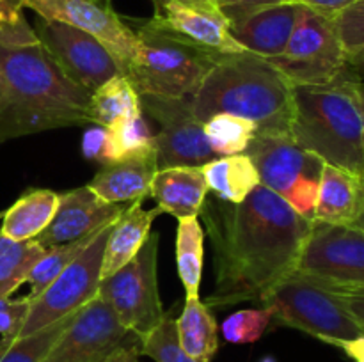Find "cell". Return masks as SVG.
Masks as SVG:
<instances>
[{"label": "cell", "instance_id": "cell-31", "mask_svg": "<svg viewBox=\"0 0 364 362\" xmlns=\"http://www.w3.org/2000/svg\"><path fill=\"white\" fill-rule=\"evenodd\" d=\"M77 312L57 319L55 323L38 330V332L18 337L11 343L0 341V362H41Z\"/></svg>", "mask_w": 364, "mask_h": 362}, {"label": "cell", "instance_id": "cell-25", "mask_svg": "<svg viewBox=\"0 0 364 362\" xmlns=\"http://www.w3.org/2000/svg\"><path fill=\"white\" fill-rule=\"evenodd\" d=\"M178 343L188 357L212 362L219 350V327L208 305L199 298H185L183 311L176 319Z\"/></svg>", "mask_w": 364, "mask_h": 362}, {"label": "cell", "instance_id": "cell-42", "mask_svg": "<svg viewBox=\"0 0 364 362\" xmlns=\"http://www.w3.org/2000/svg\"><path fill=\"white\" fill-rule=\"evenodd\" d=\"M331 344L341 348L354 362H364V334L354 339H338Z\"/></svg>", "mask_w": 364, "mask_h": 362}, {"label": "cell", "instance_id": "cell-5", "mask_svg": "<svg viewBox=\"0 0 364 362\" xmlns=\"http://www.w3.org/2000/svg\"><path fill=\"white\" fill-rule=\"evenodd\" d=\"M139 39L135 59L124 71L139 96L188 98L212 70L219 53L185 41L149 20L134 28Z\"/></svg>", "mask_w": 364, "mask_h": 362}, {"label": "cell", "instance_id": "cell-12", "mask_svg": "<svg viewBox=\"0 0 364 362\" xmlns=\"http://www.w3.org/2000/svg\"><path fill=\"white\" fill-rule=\"evenodd\" d=\"M25 7L43 20L71 25L98 39L116 59L121 75L137 55L135 31L112 9L110 0H25Z\"/></svg>", "mask_w": 364, "mask_h": 362}, {"label": "cell", "instance_id": "cell-30", "mask_svg": "<svg viewBox=\"0 0 364 362\" xmlns=\"http://www.w3.org/2000/svg\"><path fill=\"white\" fill-rule=\"evenodd\" d=\"M203 126L210 149L215 156L245 153L258 133L256 124L233 114H215L206 119Z\"/></svg>", "mask_w": 364, "mask_h": 362}, {"label": "cell", "instance_id": "cell-15", "mask_svg": "<svg viewBox=\"0 0 364 362\" xmlns=\"http://www.w3.org/2000/svg\"><path fill=\"white\" fill-rule=\"evenodd\" d=\"M132 336L98 295L75 314L41 362H103Z\"/></svg>", "mask_w": 364, "mask_h": 362}, {"label": "cell", "instance_id": "cell-22", "mask_svg": "<svg viewBox=\"0 0 364 362\" xmlns=\"http://www.w3.org/2000/svg\"><path fill=\"white\" fill-rule=\"evenodd\" d=\"M361 176L326 163L316 195L315 219L327 224H352L361 204Z\"/></svg>", "mask_w": 364, "mask_h": 362}, {"label": "cell", "instance_id": "cell-45", "mask_svg": "<svg viewBox=\"0 0 364 362\" xmlns=\"http://www.w3.org/2000/svg\"><path fill=\"white\" fill-rule=\"evenodd\" d=\"M361 183H363V194H361V204H359L358 213H355L354 220H352V226H355L358 229H361L364 233V174L361 176Z\"/></svg>", "mask_w": 364, "mask_h": 362}, {"label": "cell", "instance_id": "cell-41", "mask_svg": "<svg viewBox=\"0 0 364 362\" xmlns=\"http://www.w3.org/2000/svg\"><path fill=\"white\" fill-rule=\"evenodd\" d=\"M338 295L345 302L348 311L354 314V318L364 327V291H343Z\"/></svg>", "mask_w": 364, "mask_h": 362}, {"label": "cell", "instance_id": "cell-19", "mask_svg": "<svg viewBox=\"0 0 364 362\" xmlns=\"http://www.w3.org/2000/svg\"><path fill=\"white\" fill-rule=\"evenodd\" d=\"M159 170L156 153L119 160L103 165L87 187L107 202L144 201L151 195V183Z\"/></svg>", "mask_w": 364, "mask_h": 362}, {"label": "cell", "instance_id": "cell-3", "mask_svg": "<svg viewBox=\"0 0 364 362\" xmlns=\"http://www.w3.org/2000/svg\"><path fill=\"white\" fill-rule=\"evenodd\" d=\"M291 87L263 57L219 53L191 98L192 110L203 123L215 114H233L256 124L258 133H290Z\"/></svg>", "mask_w": 364, "mask_h": 362}, {"label": "cell", "instance_id": "cell-39", "mask_svg": "<svg viewBox=\"0 0 364 362\" xmlns=\"http://www.w3.org/2000/svg\"><path fill=\"white\" fill-rule=\"evenodd\" d=\"M103 144H105V128H89L82 138V155L87 160H96L102 163Z\"/></svg>", "mask_w": 364, "mask_h": 362}, {"label": "cell", "instance_id": "cell-36", "mask_svg": "<svg viewBox=\"0 0 364 362\" xmlns=\"http://www.w3.org/2000/svg\"><path fill=\"white\" fill-rule=\"evenodd\" d=\"M338 34L343 43L345 52L350 53L364 46V0H355L352 6L341 11L336 18Z\"/></svg>", "mask_w": 364, "mask_h": 362}, {"label": "cell", "instance_id": "cell-9", "mask_svg": "<svg viewBox=\"0 0 364 362\" xmlns=\"http://www.w3.org/2000/svg\"><path fill=\"white\" fill-rule=\"evenodd\" d=\"M295 273L336 293L364 291V233L352 224L313 220Z\"/></svg>", "mask_w": 364, "mask_h": 362}, {"label": "cell", "instance_id": "cell-47", "mask_svg": "<svg viewBox=\"0 0 364 362\" xmlns=\"http://www.w3.org/2000/svg\"><path fill=\"white\" fill-rule=\"evenodd\" d=\"M151 2H153V6H155V9H156V7H160L164 2H167V0H151Z\"/></svg>", "mask_w": 364, "mask_h": 362}, {"label": "cell", "instance_id": "cell-23", "mask_svg": "<svg viewBox=\"0 0 364 362\" xmlns=\"http://www.w3.org/2000/svg\"><path fill=\"white\" fill-rule=\"evenodd\" d=\"M59 206V194L48 188H32L21 194L4 212L0 234L16 241L36 240L52 222Z\"/></svg>", "mask_w": 364, "mask_h": 362}, {"label": "cell", "instance_id": "cell-32", "mask_svg": "<svg viewBox=\"0 0 364 362\" xmlns=\"http://www.w3.org/2000/svg\"><path fill=\"white\" fill-rule=\"evenodd\" d=\"M96 234V233H95ZM95 234L87 238H80L77 241H70V243L63 245H53L45 251V254L36 261V265L32 266L31 272L27 275V283L31 286L28 291V297L34 300L78 254H80L82 248L89 243V241L95 238Z\"/></svg>", "mask_w": 364, "mask_h": 362}, {"label": "cell", "instance_id": "cell-10", "mask_svg": "<svg viewBox=\"0 0 364 362\" xmlns=\"http://www.w3.org/2000/svg\"><path fill=\"white\" fill-rule=\"evenodd\" d=\"M267 60L291 85H315L331 82L347 67V52L333 18L301 6L287 48Z\"/></svg>", "mask_w": 364, "mask_h": 362}, {"label": "cell", "instance_id": "cell-40", "mask_svg": "<svg viewBox=\"0 0 364 362\" xmlns=\"http://www.w3.org/2000/svg\"><path fill=\"white\" fill-rule=\"evenodd\" d=\"M301 6L308 7V9L315 11V13L323 14L327 18H336L341 11L347 9L348 6L355 2V0H295Z\"/></svg>", "mask_w": 364, "mask_h": 362}, {"label": "cell", "instance_id": "cell-34", "mask_svg": "<svg viewBox=\"0 0 364 362\" xmlns=\"http://www.w3.org/2000/svg\"><path fill=\"white\" fill-rule=\"evenodd\" d=\"M272 319L274 314L269 307L242 309L224 319L220 332L228 343L251 344L267 332Z\"/></svg>", "mask_w": 364, "mask_h": 362}, {"label": "cell", "instance_id": "cell-29", "mask_svg": "<svg viewBox=\"0 0 364 362\" xmlns=\"http://www.w3.org/2000/svg\"><path fill=\"white\" fill-rule=\"evenodd\" d=\"M46 248L36 240L16 241L0 234V298L11 297L23 283Z\"/></svg>", "mask_w": 364, "mask_h": 362}, {"label": "cell", "instance_id": "cell-49", "mask_svg": "<svg viewBox=\"0 0 364 362\" xmlns=\"http://www.w3.org/2000/svg\"><path fill=\"white\" fill-rule=\"evenodd\" d=\"M2 216H4V212H0V219H2Z\"/></svg>", "mask_w": 364, "mask_h": 362}, {"label": "cell", "instance_id": "cell-16", "mask_svg": "<svg viewBox=\"0 0 364 362\" xmlns=\"http://www.w3.org/2000/svg\"><path fill=\"white\" fill-rule=\"evenodd\" d=\"M156 25L185 41L213 53L245 52L230 28V20L215 0H167L151 18Z\"/></svg>", "mask_w": 364, "mask_h": 362}, {"label": "cell", "instance_id": "cell-6", "mask_svg": "<svg viewBox=\"0 0 364 362\" xmlns=\"http://www.w3.org/2000/svg\"><path fill=\"white\" fill-rule=\"evenodd\" d=\"M281 325L302 330L326 343L354 339L364 327L354 318L336 291H331L308 277L290 273L276 284L262 300Z\"/></svg>", "mask_w": 364, "mask_h": 362}, {"label": "cell", "instance_id": "cell-2", "mask_svg": "<svg viewBox=\"0 0 364 362\" xmlns=\"http://www.w3.org/2000/svg\"><path fill=\"white\" fill-rule=\"evenodd\" d=\"M92 123L91 91L71 82L41 45L0 46V146Z\"/></svg>", "mask_w": 364, "mask_h": 362}, {"label": "cell", "instance_id": "cell-44", "mask_svg": "<svg viewBox=\"0 0 364 362\" xmlns=\"http://www.w3.org/2000/svg\"><path fill=\"white\" fill-rule=\"evenodd\" d=\"M347 67L355 75V77L364 80V46L347 53Z\"/></svg>", "mask_w": 364, "mask_h": 362}, {"label": "cell", "instance_id": "cell-4", "mask_svg": "<svg viewBox=\"0 0 364 362\" xmlns=\"http://www.w3.org/2000/svg\"><path fill=\"white\" fill-rule=\"evenodd\" d=\"M345 67L326 84L294 85L290 133L306 151L352 174H364V123L358 85Z\"/></svg>", "mask_w": 364, "mask_h": 362}, {"label": "cell", "instance_id": "cell-20", "mask_svg": "<svg viewBox=\"0 0 364 362\" xmlns=\"http://www.w3.org/2000/svg\"><path fill=\"white\" fill-rule=\"evenodd\" d=\"M160 213H169L178 220L199 216L208 197L201 167L176 165L156 170L151 183V195Z\"/></svg>", "mask_w": 364, "mask_h": 362}, {"label": "cell", "instance_id": "cell-46", "mask_svg": "<svg viewBox=\"0 0 364 362\" xmlns=\"http://www.w3.org/2000/svg\"><path fill=\"white\" fill-rule=\"evenodd\" d=\"M358 92H359V103H361L363 123H364V80H359V85H358Z\"/></svg>", "mask_w": 364, "mask_h": 362}, {"label": "cell", "instance_id": "cell-27", "mask_svg": "<svg viewBox=\"0 0 364 362\" xmlns=\"http://www.w3.org/2000/svg\"><path fill=\"white\" fill-rule=\"evenodd\" d=\"M151 153H156L155 135L142 114L137 117H121L105 126L102 165Z\"/></svg>", "mask_w": 364, "mask_h": 362}, {"label": "cell", "instance_id": "cell-21", "mask_svg": "<svg viewBox=\"0 0 364 362\" xmlns=\"http://www.w3.org/2000/svg\"><path fill=\"white\" fill-rule=\"evenodd\" d=\"M160 215L159 208L144 209L142 201H134L130 208H124L119 219L112 224L105 243L102 263V280L134 259L151 234L153 220Z\"/></svg>", "mask_w": 364, "mask_h": 362}, {"label": "cell", "instance_id": "cell-33", "mask_svg": "<svg viewBox=\"0 0 364 362\" xmlns=\"http://www.w3.org/2000/svg\"><path fill=\"white\" fill-rule=\"evenodd\" d=\"M139 355L153 358L155 362H201L188 357L178 343L176 319L166 316L155 330L139 339Z\"/></svg>", "mask_w": 364, "mask_h": 362}, {"label": "cell", "instance_id": "cell-7", "mask_svg": "<svg viewBox=\"0 0 364 362\" xmlns=\"http://www.w3.org/2000/svg\"><path fill=\"white\" fill-rule=\"evenodd\" d=\"M259 176V185L287 201L304 219H315L320 176L326 165L315 153L306 151L291 133H256L247 151Z\"/></svg>", "mask_w": 364, "mask_h": 362}, {"label": "cell", "instance_id": "cell-13", "mask_svg": "<svg viewBox=\"0 0 364 362\" xmlns=\"http://www.w3.org/2000/svg\"><path fill=\"white\" fill-rule=\"evenodd\" d=\"M188 98H159L141 96L142 112L160 126L155 135L159 169L176 165L201 167L215 158L205 135L203 121L192 110Z\"/></svg>", "mask_w": 364, "mask_h": 362}, {"label": "cell", "instance_id": "cell-35", "mask_svg": "<svg viewBox=\"0 0 364 362\" xmlns=\"http://www.w3.org/2000/svg\"><path fill=\"white\" fill-rule=\"evenodd\" d=\"M25 0H0V46L39 45L34 28L23 14Z\"/></svg>", "mask_w": 364, "mask_h": 362}, {"label": "cell", "instance_id": "cell-26", "mask_svg": "<svg viewBox=\"0 0 364 362\" xmlns=\"http://www.w3.org/2000/svg\"><path fill=\"white\" fill-rule=\"evenodd\" d=\"M205 266V231L198 216L178 220L176 268L185 290V298H199Z\"/></svg>", "mask_w": 364, "mask_h": 362}, {"label": "cell", "instance_id": "cell-24", "mask_svg": "<svg viewBox=\"0 0 364 362\" xmlns=\"http://www.w3.org/2000/svg\"><path fill=\"white\" fill-rule=\"evenodd\" d=\"M206 187L219 201L238 204L259 185L258 170L247 153L217 156L201 165Z\"/></svg>", "mask_w": 364, "mask_h": 362}, {"label": "cell", "instance_id": "cell-14", "mask_svg": "<svg viewBox=\"0 0 364 362\" xmlns=\"http://www.w3.org/2000/svg\"><path fill=\"white\" fill-rule=\"evenodd\" d=\"M39 45L55 60L71 82L95 91L107 80L121 75L116 59L96 38L60 21L39 18L34 28Z\"/></svg>", "mask_w": 364, "mask_h": 362}, {"label": "cell", "instance_id": "cell-18", "mask_svg": "<svg viewBox=\"0 0 364 362\" xmlns=\"http://www.w3.org/2000/svg\"><path fill=\"white\" fill-rule=\"evenodd\" d=\"M299 11L301 4L297 2L262 7L230 21L231 34L245 52H251L263 59H274L287 48Z\"/></svg>", "mask_w": 364, "mask_h": 362}, {"label": "cell", "instance_id": "cell-28", "mask_svg": "<svg viewBox=\"0 0 364 362\" xmlns=\"http://www.w3.org/2000/svg\"><path fill=\"white\" fill-rule=\"evenodd\" d=\"M92 123L105 128L121 117L142 114L141 96L123 75H116L91 92Z\"/></svg>", "mask_w": 364, "mask_h": 362}, {"label": "cell", "instance_id": "cell-43", "mask_svg": "<svg viewBox=\"0 0 364 362\" xmlns=\"http://www.w3.org/2000/svg\"><path fill=\"white\" fill-rule=\"evenodd\" d=\"M103 362H141L139 361V346L123 343L117 346Z\"/></svg>", "mask_w": 364, "mask_h": 362}, {"label": "cell", "instance_id": "cell-11", "mask_svg": "<svg viewBox=\"0 0 364 362\" xmlns=\"http://www.w3.org/2000/svg\"><path fill=\"white\" fill-rule=\"evenodd\" d=\"M110 229L112 224L102 227L82 248L80 254L32 300L18 337L38 332L57 319L80 311L92 298L98 297L103 252Z\"/></svg>", "mask_w": 364, "mask_h": 362}, {"label": "cell", "instance_id": "cell-37", "mask_svg": "<svg viewBox=\"0 0 364 362\" xmlns=\"http://www.w3.org/2000/svg\"><path fill=\"white\" fill-rule=\"evenodd\" d=\"M31 304L32 298L28 295L21 298H0V341L11 343L16 339Z\"/></svg>", "mask_w": 364, "mask_h": 362}, {"label": "cell", "instance_id": "cell-38", "mask_svg": "<svg viewBox=\"0 0 364 362\" xmlns=\"http://www.w3.org/2000/svg\"><path fill=\"white\" fill-rule=\"evenodd\" d=\"M215 2L223 9V13L226 14L228 20L233 21L237 18L244 16V14L262 9V7L276 6V4L283 2H295V0H215Z\"/></svg>", "mask_w": 364, "mask_h": 362}, {"label": "cell", "instance_id": "cell-8", "mask_svg": "<svg viewBox=\"0 0 364 362\" xmlns=\"http://www.w3.org/2000/svg\"><path fill=\"white\" fill-rule=\"evenodd\" d=\"M159 233H151L132 261L100 283L98 295L109 302L121 325L137 339L166 318L156 280Z\"/></svg>", "mask_w": 364, "mask_h": 362}, {"label": "cell", "instance_id": "cell-1", "mask_svg": "<svg viewBox=\"0 0 364 362\" xmlns=\"http://www.w3.org/2000/svg\"><path fill=\"white\" fill-rule=\"evenodd\" d=\"M201 215L213 245L215 283L205 302L210 309L262 302L295 272L313 224L263 185L238 204L205 202Z\"/></svg>", "mask_w": 364, "mask_h": 362}, {"label": "cell", "instance_id": "cell-48", "mask_svg": "<svg viewBox=\"0 0 364 362\" xmlns=\"http://www.w3.org/2000/svg\"><path fill=\"white\" fill-rule=\"evenodd\" d=\"M259 362H276V358L270 357V355H267V357H263L262 361H259Z\"/></svg>", "mask_w": 364, "mask_h": 362}, {"label": "cell", "instance_id": "cell-17", "mask_svg": "<svg viewBox=\"0 0 364 362\" xmlns=\"http://www.w3.org/2000/svg\"><path fill=\"white\" fill-rule=\"evenodd\" d=\"M123 212V206L103 201L87 185L63 192L59 194V206L52 222L36 241L48 248L87 238L102 227L116 222Z\"/></svg>", "mask_w": 364, "mask_h": 362}]
</instances>
